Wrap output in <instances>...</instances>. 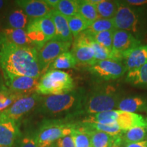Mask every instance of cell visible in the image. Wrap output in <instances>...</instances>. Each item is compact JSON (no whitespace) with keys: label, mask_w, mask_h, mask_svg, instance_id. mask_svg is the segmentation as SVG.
Masks as SVG:
<instances>
[{"label":"cell","mask_w":147,"mask_h":147,"mask_svg":"<svg viewBox=\"0 0 147 147\" xmlns=\"http://www.w3.org/2000/svg\"><path fill=\"white\" fill-rule=\"evenodd\" d=\"M117 109L127 113L147 112V97L143 95H132L123 97Z\"/></svg>","instance_id":"d6986e66"},{"label":"cell","mask_w":147,"mask_h":147,"mask_svg":"<svg viewBox=\"0 0 147 147\" xmlns=\"http://www.w3.org/2000/svg\"><path fill=\"white\" fill-rule=\"evenodd\" d=\"M115 30L116 29H113V30L105 31V32L95 33V34H91L84 31L83 33L89 39L93 40L108 50L112 51L114 33Z\"/></svg>","instance_id":"f1b7e54d"},{"label":"cell","mask_w":147,"mask_h":147,"mask_svg":"<svg viewBox=\"0 0 147 147\" xmlns=\"http://www.w3.org/2000/svg\"><path fill=\"white\" fill-rule=\"evenodd\" d=\"M117 123L123 132L136 127H147L146 119L141 115L119 110Z\"/></svg>","instance_id":"ffe728a7"},{"label":"cell","mask_w":147,"mask_h":147,"mask_svg":"<svg viewBox=\"0 0 147 147\" xmlns=\"http://www.w3.org/2000/svg\"><path fill=\"white\" fill-rule=\"evenodd\" d=\"M1 33L0 32V40H1Z\"/></svg>","instance_id":"bcb514c9"},{"label":"cell","mask_w":147,"mask_h":147,"mask_svg":"<svg viewBox=\"0 0 147 147\" xmlns=\"http://www.w3.org/2000/svg\"><path fill=\"white\" fill-rule=\"evenodd\" d=\"M119 113V110H113L110 111L89 115V117L84 119L82 123H99L103 125H110L117 123Z\"/></svg>","instance_id":"cb8c5ba5"},{"label":"cell","mask_w":147,"mask_h":147,"mask_svg":"<svg viewBox=\"0 0 147 147\" xmlns=\"http://www.w3.org/2000/svg\"><path fill=\"white\" fill-rule=\"evenodd\" d=\"M55 144L57 147H75L71 134L59 139L55 142Z\"/></svg>","instance_id":"f35d334b"},{"label":"cell","mask_w":147,"mask_h":147,"mask_svg":"<svg viewBox=\"0 0 147 147\" xmlns=\"http://www.w3.org/2000/svg\"><path fill=\"white\" fill-rule=\"evenodd\" d=\"M91 75L102 81H110L120 78L127 72L125 66L122 61L117 60L96 61L88 66Z\"/></svg>","instance_id":"52a82bcc"},{"label":"cell","mask_w":147,"mask_h":147,"mask_svg":"<svg viewBox=\"0 0 147 147\" xmlns=\"http://www.w3.org/2000/svg\"><path fill=\"white\" fill-rule=\"evenodd\" d=\"M123 97L114 86H98L87 93L81 113L93 115L115 110Z\"/></svg>","instance_id":"3957f363"},{"label":"cell","mask_w":147,"mask_h":147,"mask_svg":"<svg viewBox=\"0 0 147 147\" xmlns=\"http://www.w3.org/2000/svg\"><path fill=\"white\" fill-rule=\"evenodd\" d=\"M78 14L90 23H92L100 18L97 14L95 5L89 3L88 0L78 1Z\"/></svg>","instance_id":"f546056e"},{"label":"cell","mask_w":147,"mask_h":147,"mask_svg":"<svg viewBox=\"0 0 147 147\" xmlns=\"http://www.w3.org/2000/svg\"><path fill=\"white\" fill-rule=\"evenodd\" d=\"M122 62L127 71L136 69L147 63V45H141L121 55Z\"/></svg>","instance_id":"e0dca14e"},{"label":"cell","mask_w":147,"mask_h":147,"mask_svg":"<svg viewBox=\"0 0 147 147\" xmlns=\"http://www.w3.org/2000/svg\"><path fill=\"white\" fill-rule=\"evenodd\" d=\"M74 125L63 123L61 121H47L42 125L36 134L39 147H48L59 139L70 135Z\"/></svg>","instance_id":"8992f818"},{"label":"cell","mask_w":147,"mask_h":147,"mask_svg":"<svg viewBox=\"0 0 147 147\" xmlns=\"http://www.w3.org/2000/svg\"><path fill=\"white\" fill-rule=\"evenodd\" d=\"M0 67L5 79L25 76L39 78L43 73L34 48L19 47L1 35L0 40Z\"/></svg>","instance_id":"6da1fadb"},{"label":"cell","mask_w":147,"mask_h":147,"mask_svg":"<svg viewBox=\"0 0 147 147\" xmlns=\"http://www.w3.org/2000/svg\"><path fill=\"white\" fill-rule=\"evenodd\" d=\"M74 89L70 75L57 69L47 70L42 76L37 86L36 93L41 95H61L69 93Z\"/></svg>","instance_id":"277c9868"},{"label":"cell","mask_w":147,"mask_h":147,"mask_svg":"<svg viewBox=\"0 0 147 147\" xmlns=\"http://www.w3.org/2000/svg\"><path fill=\"white\" fill-rule=\"evenodd\" d=\"M82 127L90 130H95L108 134L113 136H119L123 134L117 123L110 125H103L99 123H82Z\"/></svg>","instance_id":"1f68e13d"},{"label":"cell","mask_w":147,"mask_h":147,"mask_svg":"<svg viewBox=\"0 0 147 147\" xmlns=\"http://www.w3.org/2000/svg\"><path fill=\"white\" fill-rule=\"evenodd\" d=\"M120 145H121V142H117L115 143V144H114L112 147H120Z\"/></svg>","instance_id":"ee69618b"},{"label":"cell","mask_w":147,"mask_h":147,"mask_svg":"<svg viewBox=\"0 0 147 147\" xmlns=\"http://www.w3.org/2000/svg\"><path fill=\"white\" fill-rule=\"evenodd\" d=\"M71 52L78 63L90 66L96 61L89 39L83 32L74 38Z\"/></svg>","instance_id":"7c38bea8"},{"label":"cell","mask_w":147,"mask_h":147,"mask_svg":"<svg viewBox=\"0 0 147 147\" xmlns=\"http://www.w3.org/2000/svg\"><path fill=\"white\" fill-rule=\"evenodd\" d=\"M59 0H45V2L49 5V7H51V8L54 10Z\"/></svg>","instance_id":"60d3db41"},{"label":"cell","mask_w":147,"mask_h":147,"mask_svg":"<svg viewBox=\"0 0 147 147\" xmlns=\"http://www.w3.org/2000/svg\"><path fill=\"white\" fill-rule=\"evenodd\" d=\"M21 136L16 121L9 119L0 113V146L13 147Z\"/></svg>","instance_id":"5bb4252c"},{"label":"cell","mask_w":147,"mask_h":147,"mask_svg":"<svg viewBox=\"0 0 147 147\" xmlns=\"http://www.w3.org/2000/svg\"><path fill=\"white\" fill-rule=\"evenodd\" d=\"M2 76H3V75L1 74V73H0V90L3 89H5V88H6V86H5V84L4 78L2 77Z\"/></svg>","instance_id":"b9f144b4"},{"label":"cell","mask_w":147,"mask_h":147,"mask_svg":"<svg viewBox=\"0 0 147 147\" xmlns=\"http://www.w3.org/2000/svg\"><path fill=\"white\" fill-rule=\"evenodd\" d=\"M77 63L76 59L71 51H66L62 53L57 58L54 60V61L49 66V69H60L74 68L76 65Z\"/></svg>","instance_id":"d4e9b609"},{"label":"cell","mask_w":147,"mask_h":147,"mask_svg":"<svg viewBox=\"0 0 147 147\" xmlns=\"http://www.w3.org/2000/svg\"><path fill=\"white\" fill-rule=\"evenodd\" d=\"M125 147H147V140L140 141V142L130 143L126 144Z\"/></svg>","instance_id":"ab89813d"},{"label":"cell","mask_w":147,"mask_h":147,"mask_svg":"<svg viewBox=\"0 0 147 147\" xmlns=\"http://www.w3.org/2000/svg\"><path fill=\"white\" fill-rule=\"evenodd\" d=\"M84 130L89 134L91 139V147H112L115 143L121 142V136H113L104 132L90 130L82 127Z\"/></svg>","instance_id":"7402d4cb"},{"label":"cell","mask_w":147,"mask_h":147,"mask_svg":"<svg viewBox=\"0 0 147 147\" xmlns=\"http://www.w3.org/2000/svg\"><path fill=\"white\" fill-rule=\"evenodd\" d=\"M39 80L37 78L25 76H16L5 79L6 87L21 97H25L36 93Z\"/></svg>","instance_id":"4fadbf2b"},{"label":"cell","mask_w":147,"mask_h":147,"mask_svg":"<svg viewBox=\"0 0 147 147\" xmlns=\"http://www.w3.org/2000/svg\"><path fill=\"white\" fill-rule=\"evenodd\" d=\"M89 42L94 51L95 58L96 61L116 60L112 51L108 50L106 48L102 47V45H99L98 43L91 39H89Z\"/></svg>","instance_id":"d590c367"},{"label":"cell","mask_w":147,"mask_h":147,"mask_svg":"<svg viewBox=\"0 0 147 147\" xmlns=\"http://www.w3.org/2000/svg\"><path fill=\"white\" fill-rule=\"evenodd\" d=\"M26 31L38 51L47 42L54 40L56 36L54 22L49 14L45 17L30 20Z\"/></svg>","instance_id":"5b68a950"},{"label":"cell","mask_w":147,"mask_h":147,"mask_svg":"<svg viewBox=\"0 0 147 147\" xmlns=\"http://www.w3.org/2000/svg\"><path fill=\"white\" fill-rule=\"evenodd\" d=\"M21 96L12 93L8 88L0 90V113L8 108Z\"/></svg>","instance_id":"e575fe53"},{"label":"cell","mask_w":147,"mask_h":147,"mask_svg":"<svg viewBox=\"0 0 147 147\" xmlns=\"http://www.w3.org/2000/svg\"><path fill=\"white\" fill-rule=\"evenodd\" d=\"M146 113H147V112H146ZM146 121H147V117H146Z\"/></svg>","instance_id":"c3c4849f"},{"label":"cell","mask_w":147,"mask_h":147,"mask_svg":"<svg viewBox=\"0 0 147 147\" xmlns=\"http://www.w3.org/2000/svg\"><path fill=\"white\" fill-rule=\"evenodd\" d=\"M16 147H39L37 141L36 134H28L16 140Z\"/></svg>","instance_id":"8d00e7d4"},{"label":"cell","mask_w":147,"mask_h":147,"mask_svg":"<svg viewBox=\"0 0 147 147\" xmlns=\"http://www.w3.org/2000/svg\"><path fill=\"white\" fill-rule=\"evenodd\" d=\"M30 21L28 16L23 10L18 8L8 9L2 17L0 18V26L1 30L5 29H25Z\"/></svg>","instance_id":"9a60e30c"},{"label":"cell","mask_w":147,"mask_h":147,"mask_svg":"<svg viewBox=\"0 0 147 147\" xmlns=\"http://www.w3.org/2000/svg\"><path fill=\"white\" fill-rule=\"evenodd\" d=\"M147 127H136L123 132L121 135L122 141L126 144L130 143L140 142L147 140Z\"/></svg>","instance_id":"4316f807"},{"label":"cell","mask_w":147,"mask_h":147,"mask_svg":"<svg viewBox=\"0 0 147 147\" xmlns=\"http://www.w3.org/2000/svg\"><path fill=\"white\" fill-rule=\"evenodd\" d=\"M71 43L52 40L47 42L38 51V58L42 71H47L51 63L62 53L68 51Z\"/></svg>","instance_id":"9c48e42d"},{"label":"cell","mask_w":147,"mask_h":147,"mask_svg":"<svg viewBox=\"0 0 147 147\" xmlns=\"http://www.w3.org/2000/svg\"><path fill=\"white\" fill-rule=\"evenodd\" d=\"M1 33L3 38L14 45L19 46V47L36 49V46L29 38L25 29H2Z\"/></svg>","instance_id":"44dd1931"},{"label":"cell","mask_w":147,"mask_h":147,"mask_svg":"<svg viewBox=\"0 0 147 147\" xmlns=\"http://www.w3.org/2000/svg\"><path fill=\"white\" fill-rule=\"evenodd\" d=\"M125 82L136 87L147 88V63L136 69L127 71Z\"/></svg>","instance_id":"603a6c76"},{"label":"cell","mask_w":147,"mask_h":147,"mask_svg":"<svg viewBox=\"0 0 147 147\" xmlns=\"http://www.w3.org/2000/svg\"><path fill=\"white\" fill-rule=\"evenodd\" d=\"M42 96V95L35 93L30 95L22 97L2 113L8 118L17 121L24 115L38 106L41 100Z\"/></svg>","instance_id":"30bf717a"},{"label":"cell","mask_w":147,"mask_h":147,"mask_svg":"<svg viewBox=\"0 0 147 147\" xmlns=\"http://www.w3.org/2000/svg\"><path fill=\"white\" fill-rule=\"evenodd\" d=\"M120 3L136 10H139L141 7L147 5L146 0H126V1H120Z\"/></svg>","instance_id":"74e56055"},{"label":"cell","mask_w":147,"mask_h":147,"mask_svg":"<svg viewBox=\"0 0 147 147\" xmlns=\"http://www.w3.org/2000/svg\"><path fill=\"white\" fill-rule=\"evenodd\" d=\"M140 45V40L131 33L127 31L116 29L114 33L112 52L116 60L122 61L121 55L123 53Z\"/></svg>","instance_id":"8fae6325"},{"label":"cell","mask_w":147,"mask_h":147,"mask_svg":"<svg viewBox=\"0 0 147 147\" xmlns=\"http://www.w3.org/2000/svg\"><path fill=\"white\" fill-rule=\"evenodd\" d=\"M66 18L76 15L78 12V1L76 0H59L54 8Z\"/></svg>","instance_id":"4dcf8cb0"},{"label":"cell","mask_w":147,"mask_h":147,"mask_svg":"<svg viewBox=\"0 0 147 147\" xmlns=\"http://www.w3.org/2000/svg\"><path fill=\"white\" fill-rule=\"evenodd\" d=\"M113 29H116L113 18H99L96 21L91 23L86 32L91 34H95Z\"/></svg>","instance_id":"836d02e7"},{"label":"cell","mask_w":147,"mask_h":147,"mask_svg":"<svg viewBox=\"0 0 147 147\" xmlns=\"http://www.w3.org/2000/svg\"><path fill=\"white\" fill-rule=\"evenodd\" d=\"M15 3L30 20L45 17L53 10L42 0H18Z\"/></svg>","instance_id":"2e32d148"},{"label":"cell","mask_w":147,"mask_h":147,"mask_svg":"<svg viewBox=\"0 0 147 147\" xmlns=\"http://www.w3.org/2000/svg\"><path fill=\"white\" fill-rule=\"evenodd\" d=\"M67 19L70 32L74 38L87 30L91 25V23L78 14L67 18Z\"/></svg>","instance_id":"83f0119b"},{"label":"cell","mask_w":147,"mask_h":147,"mask_svg":"<svg viewBox=\"0 0 147 147\" xmlns=\"http://www.w3.org/2000/svg\"><path fill=\"white\" fill-rule=\"evenodd\" d=\"M8 4V1H3V0H0V12L2 11L4 8L5 7V5Z\"/></svg>","instance_id":"7bdbcfd3"},{"label":"cell","mask_w":147,"mask_h":147,"mask_svg":"<svg viewBox=\"0 0 147 147\" xmlns=\"http://www.w3.org/2000/svg\"><path fill=\"white\" fill-rule=\"evenodd\" d=\"M0 147H8V146H0Z\"/></svg>","instance_id":"7dc6e473"},{"label":"cell","mask_w":147,"mask_h":147,"mask_svg":"<svg viewBox=\"0 0 147 147\" xmlns=\"http://www.w3.org/2000/svg\"><path fill=\"white\" fill-rule=\"evenodd\" d=\"M119 6V1L101 0L95 4L99 17L102 18H113Z\"/></svg>","instance_id":"484cf974"},{"label":"cell","mask_w":147,"mask_h":147,"mask_svg":"<svg viewBox=\"0 0 147 147\" xmlns=\"http://www.w3.org/2000/svg\"><path fill=\"white\" fill-rule=\"evenodd\" d=\"M48 147H57V146H56V144H55V143H53V144L50 145V146H49Z\"/></svg>","instance_id":"f6af8a7d"},{"label":"cell","mask_w":147,"mask_h":147,"mask_svg":"<svg viewBox=\"0 0 147 147\" xmlns=\"http://www.w3.org/2000/svg\"><path fill=\"white\" fill-rule=\"evenodd\" d=\"M71 136L72 137L75 147H91L89 135L82 127H76L74 125Z\"/></svg>","instance_id":"d6a6232c"},{"label":"cell","mask_w":147,"mask_h":147,"mask_svg":"<svg viewBox=\"0 0 147 147\" xmlns=\"http://www.w3.org/2000/svg\"><path fill=\"white\" fill-rule=\"evenodd\" d=\"M86 95L84 89H78L64 94L42 96L37 111L47 115L81 113Z\"/></svg>","instance_id":"7a4b0ae2"},{"label":"cell","mask_w":147,"mask_h":147,"mask_svg":"<svg viewBox=\"0 0 147 147\" xmlns=\"http://www.w3.org/2000/svg\"><path fill=\"white\" fill-rule=\"evenodd\" d=\"M113 21L116 29L127 31L138 38L140 31L139 10L122 4L119 1V6Z\"/></svg>","instance_id":"ba28073f"},{"label":"cell","mask_w":147,"mask_h":147,"mask_svg":"<svg viewBox=\"0 0 147 147\" xmlns=\"http://www.w3.org/2000/svg\"><path fill=\"white\" fill-rule=\"evenodd\" d=\"M49 15L52 18L56 29L55 40L71 43L74 38L69 29L67 18L55 10L51 11Z\"/></svg>","instance_id":"ac0fdd59"}]
</instances>
